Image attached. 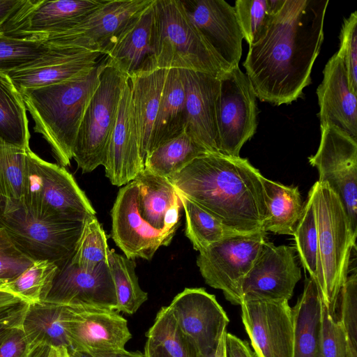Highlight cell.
Instances as JSON below:
<instances>
[{"instance_id":"cell-1","label":"cell","mask_w":357,"mask_h":357,"mask_svg":"<svg viewBox=\"0 0 357 357\" xmlns=\"http://www.w3.org/2000/svg\"><path fill=\"white\" fill-rule=\"evenodd\" d=\"M328 0H278L263 36L243 66L256 96L275 105L289 104L311 83L324 41Z\"/></svg>"},{"instance_id":"cell-2","label":"cell","mask_w":357,"mask_h":357,"mask_svg":"<svg viewBox=\"0 0 357 357\" xmlns=\"http://www.w3.org/2000/svg\"><path fill=\"white\" fill-rule=\"evenodd\" d=\"M261 177L246 158L210 153L168 178L177 192L227 227L250 234L263 230L266 218Z\"/></svg>"},{"instance_id":"cell-3","label":"cell","mask_w":357,"mask_h":357,"mask_svg":"<svg viewBox=\"0 0 357 357\" xmlns=\"http://www.w3.org/2000/svg\"><path fill=\"white\" fill-rule=\"evenodd\" d=\"M106 61L71 79L21 91L33 130L50 144L59 165H70L76 137Z\"/></svg>"},{"instance_id":"cell-4","label":"cell","mask_w":357,"mask_h":357,"mask_svg":"<svg viewBox=\"0 0 357 357\" xmlns=\"http://www.w3.org/2000/svg\"><path fill=\"white\" fill-rule=\"evenodd\" d=\"M310 198L318 234V266L316 282L323 304L337 316L338 297L346 280L351 252L356 249L347 213L337 195L326 183L312 186Z\"/></svg>"},{"instance_id":"cell-5","label":"cell","mask_w":357,"mask_h":357,"mask_svg":"<svg viewBox=\"0 0 357 357\" xmlns=\"http://www.w3.org/2000/svg\"><path fill=\"white\" fill-rule=\"evenodd\" d=\"M154 60L161 68L189 70L218 77L226 71L190 19L182 1L155 0Z\"/></svg>"},{"instance_id":"cell-6","label":"cell","mask_w":357,"mask_h":357,"mask_svg":"<svg viewBox=\"0 0 357 357\" xmlns=\"http://www.w3.org/2000/svg\"><path fill=\"white\" fill-rule=\"evenodd\" d=\"M84 224L40 219L20 199L0 195V228L33 261L47 260L63 267L74 255Z\"/></svg>"},{"instance_id":"cell-7","label":"cell","mask_w":357,"mask_h":357,"mask_svg":"<svg viewBox=\"0 0 357 357\" xmlns=\"http://www.w3.org/2000/svg\"><path fill=\"white\" fill-rule=\"evenodd\" d=\"M38 218L53 222H84L96 211L75 178L63 167L27 151L22 197Z\"/></svg>"},{"instance_id":"cell-8","label":"cell","mask_w":357,"mask_h":357,"mask_svg":"<svg viewBox=\"0 0 357 357\" xmlns=\"http://www.w3.org/2000/svg\"><path fill=\"white\" fill-rule=\"evenodd\" d=\"M129 77L106 62L100 84L82 120L73 158L82 173L102 165L107 145L114 127L121 93Z\"/></svg>"},{"instance_id":"cell-9","label":"cell","mask_w":357,"mask_h":357,"mask_svg":"<svg viewBox=\"0 0 357 357\" xmlns=\"http://www.w3.org/2000/svg\"><path fill=\"white\" fill-rule=\"evenodd\" d=\"M220 93L216 108L219 153L240 157L244 144L255 134L258 108L257 96L238 66L218 77Z\"/></svg>"},{"instance_id":"cell-10","label":"cell","mask_w":357,"mask_h":357,"mask_svg":"<svg viewBox=\"0 0 357 357\" xmlns=\"http://www.w3.org/2000/svg\"><path fill=\"white\" fill-rule=\"evenodd\" d=\"M317 151L308 158L319 172V182L335 192L347 215L351 234L357 236V139L337 126L320 127Z\"/></svg>"},{"instance_id":"cell-11","label":"cell","mask_w":357,"mask_h":357,"mask_svg":"<svg viewBox=\"0 0 357 357\" xmlns=\"http://www.w3.org/2000/svg\"><path fill=\"white\" fill-rule=\"evenodd\" d=\"M266 232L229 237L210 245L199 252L197 265L205 282L222 291L231 304L240 305V285L249 272L263 244Z\"/></svg>"},{"instance_id":"cell-12","label":"cell","mask_w":357,"mask_h":357,"mask_svg":"<svg viewBox=\"0 0 357 357\" xmlns=\"http://www.w3.org/2000/svg\"><path fill=\"white\" fill-rule=\"evenodd\" d=\"M154 0H106L79 24L40 40L50 48L98 52L105 55L127 24Z\"/></svg>"},{"instance_id":"cell-13","label":"cell","mask_w":357,"mask_h":357,"mask_svg":"<svg viewBox=\"0 0 357 357\" xmlns=\"http://www.w3.org/2000/svg\"><path fill=\"white\" fill-rule=\"evenodd\" d=\"M106 0H21L2 28L5 35L41 40L79 24Z\"/></svg>"},{"instance_id":"cell-14","label":"cell","mask_w":357,"mask_h":357,"mask_svg":"<svg viewBox=\"0 0 357 357\" xmlns=\"http://www.w3.org/2000/svg\"><path fill=\"white\" fill-rule=\"evenodd\" d=\"M63 306V321L70 344V352L126 349L132 334L128 321L115 310L84 305Z\"/></svg>"},{"instance_id":"cell-15","label":"cell","mask_w":357,"mask_h":357,"mask_svg":"<svg viewBox=\"0 0 357 357\" xmlns=\"http://www.w3.org/2000/svg\"><path fill=\"white\" fill-rule=\"evenodd\" d=\"M301 278L295 250L284 245L276 246L266 241L241 281V301H289Z\"/></svg>"},{"instance_id":"cell-16","label":"cell","mask_w":357,"mask_h":357,"mask_svg":"<svg viewBox=\"0 0 357 357\" xmlns=\"http://www.w3.org/2000/svg\"><path fill=\"white\" fill-rule=\"evenodd\" d=\"M240 305L257 357H293L294 322L288 301H243Z\"/></svg>"},{"instance_id":"cell-17","label":"cell","mask_w":357,"mask_h":357,"mask_svg":"<svg viewBox=\"0 0 357 357\" xmlns=\"http://www.w3.org/2000/svg\"><path fill=\"white\" fill-rule=\"evenodd\" d=\"M112 238L129 259L151 260L160 246L168 245L176 231L157 229L140 215L134 181L119 190L111 211Z\"/></svg>"},{"instance_id":"cell-18","label":"cell","mask_w":357,"mask_h":357,"mask_svg":"<svg viewBox=\"0 0 357 357\" xmlns=\"http://www.w3.org/2000/svg\"><path fill=\"white\" fill-rule=\"evenodd\" d=\"M177 325L201 355L218 342L229 319L215 296L203 288H185L168 305Z\"/></svg>"},{"instance_id":"cell-19","label":"cell","mask_w":357,"mask_h":357,"mask_svg":"<svg viewBox=\"0 0 357 357\" xmlns=\"http://www.w3.org/2000/svg\"><path fill=\"white\" fill-rule=\"evenodd\" d=\"M102 165L111 183L119 187L134 181L144 169L129 78L123 89Z\"/></svg>"},{"instance_id":"cell-20","label":"cell","mask_w":357,"mask_h":357,"mask_svg":"<svg viewBox=\"0 0 357 357\" xmlns=\"http://www.w3.org/2000/svg\"><path fill=\"white\" fill-rule=\"evenodd\" d=\"M225 70L238 66L243 36L235 10L224 0L182 1Z\"/></svg>"},{"instance_id":"cell-21","label":"cell","mask_w":357,"mask_h":357,"mask_svg":"<svg viewBox=\"0 0 357 357\" xmlns=\"http://www.w3.org/2000/svg\"><path fill=\"white\" fill-rule=\"evenodd\" d=\"M43 301L115 310L116 293L107 262L89 271L68 261L59 268Z\"/></svg>"},{"instance_id":"cell-22","label":"cell","mask_w":357,"mask_h":357,"mask_svg":"<svg viewBox=\"0 0 357 357\" xmlns=\"http://www.w3.org/2000/svg\"><path fill=\"white\" fill-rule=\"evenodd\" d=\"M181 72L185 94V130L210 153H220L216 120L220 80L202 72Z\"/></svg>"},{"instance_id":"cell-23","label":"cell","mask_w":357,"mask_h":357,"mask_svg":"<svg viewBox=\"0 0 357 357\" xmlns=\"http://www.w3.org/2000/svg\"><path fill=\"white\" fill-rule=\"evenodd\" d=\"M98 52L50 48L40 58L8 74L20 92L61 82L84 74L98 63Z\"/></svg>"},{"instance_id":"cell-24","label":"cell","mask_w":357,"mask_h":357,"mask_svg":"<svg viewBox=\"0 0 357 357\" xmlns=\"http://www.w3.org/2000/svg\"><path fill=\"white\" fill-rule=\"evenodd\" d=\"M317 87L320 127L337 126L357 139V99L349 86L347 71L337 52L328 61Z\"/></svg>"},{"instance_id":"cell-25","label":"cell","mask_w":357,"mask_h":357,"mask_svg":"<svg viewBox=\"0 0 357 357\" xmlns=\"http://www.w3.org/2000/svg\"><path fill=\"white\" fill-rule=\"evenodd\" d=\"M154 3L127 24L105 54L107 63L128 77L154 59Z\"/></svg>"},{"instance_id":"cell-26","label":"cell","mask_w":357,"mask_h":357,"mask_svg":"<svg viewBox=\"0 0 357 357\" xmlns=\"http://www.w3.org/2000/svg\"><path fill=\"white\" fill-rule=\"evenodd\" d=\"M169 69L152 61L128 77L142 158L150 153L152 136Z\"/></svg>"},{"instance_id":"cell-27","label":"cell","mask_w":357,"mask_h":357,"mask_svg":"<svg viewBox=\"0 0 357 357\" xmlns=\"http://www.w3.org/2000/svg\"><path fill=\"white\" fill-rule=\"evenodd\" d=\"M322 301L316 280L310 277L292 308L293 357H318Z\"/></svg>"},{"instance_id":"cell-28","label":"cell","mask_w":357,"mask_h":357,"mask_svg":"<svg viewBox=\"0 0 357 357\" xmlns=\"http://www.w3.org/2000/svg\"><path fill=\"white\" fill-rule=\"evenodd\" d=\"M261 183L266 208L262 229L293 236L304 207L298 187L287 186L263 176Z\"/></svg>"},{"instance_id":"cell-29","label":"cell","mask_w":357,"mask_h":357,"mask_svg":"<svg viewBox=\"0 0 357 357\" xmlns=\"http://www.w3.org/2000/svg\"><path fill=\"white\" fill-rule=\"evenodd\" d=\"M63 305L39 301L29 303L21 328L31 348L45 345L70 351L66 333Z\"/></svg>"},{"instance_id":"cell-30","label":"cell","mask_w":357,"mask_h":357,"mask_svg":"<svg viewBox=\"0 0 357 357\" xmlns=\"http://www.w3.org/2000/svg\"><path fill=\"white\" fill-rule=\"evenodd\" d=\"M134 181L138 188V209L141 217L155 229H165L166 217L182 205L175 188L168 178L145 169Z\"/></svg>"},{"instance_id":"cell-31","label":"cell","mask_w":357,"mask_h":357,"mask_svg":"<svg viewBox=\"0 0 357 357\" xmlns=\"http://www.w3.org/2000/svg\"><path fill=\"white\" fill-rule=\"evenodd\" d=\"M186 121L185 94L181 72L177 68L169 69L153 128L150 152L185 130Z\"/></svg>"},{"instance_id":"cell-32","label":"cell","mask_w":357,"mask_h":357,"mask_svg":"<svg viewBox=\"0 0 357 357\" xmlns=\"http://www.w3.org/2000/svg\"><path fill=\"white\" fill-rule=\"evenodd\" d=\"M210 153L184 130L151 151L144 159V169L169 178L195 159Z\"/></svg>"},{"instance_id":"cell-33","label":"cell","mask_w":357,"mask_h":357,"mask_svg":"<svg viewBox=\"0 0 357 357\" xmlns=\"http://www.w3.org/2000/svg\"><path fill=\"white\" fill-rule=\"evenodd\" d=\"M22 96L7 74L0 73V138L29 149L30 132Z\"/></svg>"},{"instance_id":"cell-34","label":"cell","mask_w":357,"mask_h":357,"mask_svg":"<svg viewBox=\"0 0 357 357\" xmlns=\"http://www.w3.org/2000/svg\"><path fill=\"white\" fill-rule=\"evenodd\" d=\"M107 264L116 293L115 310L130 315L135 314L148 299V294L139 284L135 261L109 249Z\"/></svg>"},{"instance_id":"cell-35","label":"cell","mask_w":357,"mask_h":357,"mask_svg":"<svg viewBox=\"0 0 357 357\" xmlns=\"http://www.w3.org/2000/svg\"><path fill=\"white\" fill-rule=\"evenodd\" d=\"M177 193L185 214V234L195 250L200 252L229 237L247 235L230 229L200 206Z\"/></svg>"},{"instance_id":"cell-36","label":"cell","mask_w":357,"mask_h":357,"mask_svg":"<svg viewBox=\"0 0 357 357\" xmlns=\"http://www.w3.org/2000/svg\"><path fill=\"white\" fill-rule=\"evenodd\" d=\"M58 270L59 267L50 261H34L19 276L6 283L2 289L14 294L28 303L43 301Z\"/></svg>"},{"instance_id":"cell-37","label":"cell","mask_w":357,"mask_h":357,"mask_svg":"<svg viewBox=\"0 0 357 357\" xmlns=\"http://www.w3.org/2000/svg\"><path fill=\"white\" fill-rule=\"evenodd\" d=\"M146 336L170 357H202L179 328L168 306L162 307L158 312Z\"/></svg>"},{"instance_id":"cell-38","label":"cell","mask_w":357,"mask_h":357,"mask_svg":"<svg viewBox=\"0 0 357 357\" xmlns=\"http://www.w3.org/2000/svg\"><path fill=\"white\" fill-rule=\"evenodd\" d=\"M29 149L12 144L0 138V195L22 198Z\"/></svg>"},{"instance_id":"cell-39","label":"cell","mask_w":357,"mask_h":357,"mask_svg":"<svg viewBox=\"0 0 357 357\" xmlns=\"http://www.w3.org/2000/svg\"><path fill=\"white\" fill-rule=\"evenodd\" d=\"M107 236L95 215L88 217L70 262L85 270H93L107 262Z\"/></svg>"},{"instance_id":"cell-40","label":"cell","mask_w":357,"mask_h":357,"mask_svg":"<svg viewBox=\"0 0 357 357\" xmlns=\"http://www.w3.org/2000/svg\"><path fill=\"white\" fill-rule=\"evenodd\" d=\"M48 50L40 40L15 38L0 32V73L8 75L40 58Z\"/></svg>"},{"instance_id":"cell-41","label":"cell","mask_w":357,"mask_h":357,"mask_svg":"<svg viewBox=\"0 0 357 357\" xmlns=\"http://www.w3.org/2000/svg\"><path fill=\"white\" fill-rule=\"evenodd\" d=\"M276 0H237L234 6L243 38L249 46L265 33Z\"/></svg>"},{"instance_id":"cell-42","label":"cell","mask_w":357,"mask_h":357,"mask_svg":"<svg viewBox=\"0 0 357 357\" xmlns=\"http://www.w3.org/2000/svg\"><path fill=\"white\" fill-rule=\"evenodd\" d=\"M294 237L296 250L303 267L316 280L318 266V234L314 211L307 197Z\"/></svg>"},{"instance_id":"cell-43","label":"cell","mask_w":357,"mask_h":357,"mask_svg":"<svg viewBox=\"0 0 357 357\" xmlns=\"http://www.w3.org/2000/svg\"><path fill=\"white\" fill-rule=\"evenodd\" d=\"M348 342L337 316L322 303L318 357H347Z\"/></svg>"},{"instance_id":"cell-44","label":"cell","mask_w":357,"mask_h":357,"mask_svg":"<svg viewBox=\"0 0 357 357\" xmlns=\"http://www.w3.org/2000/svg\"><path fill=\"white\" fill-rule=\"evenodd\" d=\"M340 314L337 316L347 342L357 347V274L356 270L344 280L338 297Z\"/></svg>"},{"instance_id":"cell-45","label":"cell","mask_w":357,"mask_h":357,"mask_svg":"<svg viewBox=\"0 0 357 357\" xmlns=\"http://www.w3.org/2000/svg\"><path fill=\"white\" fill-rule=\"evenodd\" d=\"M347 71L349 86L357 94V12L344 18L337 52Z\"/></svg>"},{"instance_id":"cell-46","label":"cell","mask_w":357,"mask_h":357,"mask_svg":"<svg viewBox=\"0 0 357 357\" xmlns=\"http://www.w3.org/2000/svg\"><path fill=\"white\" fill-rule=\"evenodd\" d=\"M33 262L15 247L5 230L0 228V279L12 281Z\"/></svg>"},{"instance_id":"cell-47","label":"cell","mask_w":357,"mask_h":357,"mask_svg":"<svg viewBox=\"0 0 357 357\" xmlns=\"http://www.w3.org/2000/svg\"><path fill=\"white\" fill-rule=\"evenodd\" d=\"M29 303L19 301L0 306V347L11 333L21 327Z\"/></svg>"},{"instance_id":"cell-48","label":"cell","mask_w":357,"mask_h":357,"mask_svg":"<svg viewBox=\"0 0 357 357\" xmlns=\"http://www.w3.org/2000/svg\"><path fill=\"white\" fill-rule=\"evenodd\" d=\"M33 349L20 327L0 347V357H29Z\"/></svg>"},{"instance_id":"cell-49","label":"cell","mask_w":357,"mask_h":357,"mask_svg":"<svg viewBox=\"0 0 357 357\" xmlns=\"http://www.w3.org/2000/svg\"><path fill=\"white\" fill-rule=\"evenodd\" d=\"M225 357H257L248 342L227 333L225 335Z\"/></svg>"},{"instance_id":"cell-50","label":"cell","mask_w":357,"mask_h":357,"mask_svg":"<svg viewBox=\"0 0 357 357\" xmlns=\"http://www.w3.org/2000/svg\"><path fill=\"white\" fill-rule=\"evenodd\" d=\"M70 357H144V353L129 351L126 349L112 351L84 352L73 351L69 353Z\"/></svg>"},{"instance_id":"cell-51","label":"cell","mask_w":357,"mask_h":357,"mask_svg":"<svg viewBox=\"0 0 357 357\" xmlns=\"http://www.w3.org/2000/svg\"><path fill=\"white\" fill-rule=\"evenodd\" d=\"M21 0H0V32Z\"/></svg>"},{"instance_id":"cell-52","label":"cell","mask_w":357,"mask_h":357,"mask_svg":"<svg viewBox=\"0 0 357 357\" xmlns=\"http://www.w3.org/2000/svg\"><path fill=\"white\" fill-rule=\"evenodd\" d=\"M144 357H170L160 346L146 340L144 349Z\"/></svg>"},{"instance_id":"cell-53","label":"cell","mask_w":357,"mask_h":357,"mask_svg":"<svg viewBox=\"0 0 357 357\" xmlns=\"http://www.w3.org/2000/svg\"><path fill=\"white\" fill-rule=\"evenodd\" d=\"M225 331L220 338L216 346L208 353L202 355V357H225Z\"/></svg>"},{"instance_id":"cell-54","label":"cell","mask_w":357,"mask_h":357,"mask_svg":"<svg viewBox=\"0 0 357 357\" xmlns=\"http://www.w3.org/2000/svg\"><path fill=\"white\" fill-rule=\"evenodd\" d=\"M19 301L22 300L14 294L8 291L0 289V306Z\"/></svg>"},{"instance_id":"cell-55","label":"cell","mask_w":357,"mask_h":357,"mask_svg":"<svg viewBox=\"0 0 357 357\" xmlns=\"http://www.w3.org/2000/svg\"><path fill=\"white\" fill-rule=\"evenodd\" d=\"M50 347L45 345H40L33 348L29 357H46L50 350Z\"/></svg>"},{"instance_id":"cell-56","label":"cell","mask_w":357,"mask_h":357,"mask_svg":"<svg viewBox=\"0 0 357 357\" xmlns=\"http://www.w3.org/2000/svg\"><path fill=\"white\" fill-rule=\"evenodd\" d=\"M46 357H70V355L67 349H54L51 347Z\"/></svg>"},{"instance_id":"cell-57","label":"cell","mask_w":357,"mask_h":357,"mask_svg":"<svg viewBox=\"0 0 357 357\" xmlns=\"http://www.w3.org/2000/svg\"><path fill=\"white\" fill-rule=\"evenodd\" d=\"M347 357H357V347H355L349 343L347 349Z\"/></svg>"},{"instance_id":"cell-58","label":"cell","mask_w":357,"mask_h":357,"mask_svg":"<svg viewBox=\"0 0 357 357\" xmlns=\"http://www.w3.org/2000/svg\"><path fill=\"white\" fill-rule=\"evenodd\" d=\"M6 283H7L6 281L0 279V289H2Z\"/></svg>"}]
</instances>
